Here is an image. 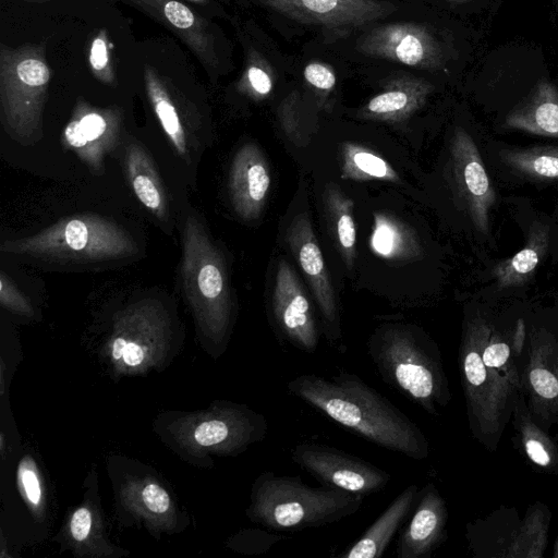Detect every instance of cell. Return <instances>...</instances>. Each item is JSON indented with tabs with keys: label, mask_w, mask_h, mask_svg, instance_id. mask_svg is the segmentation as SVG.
<instances>
[{
	"label": "cell",
	"mask_w": 558,
	"mask_h": 558,
	"mask_svg": "<svg viewBox=\"0 0 558 558\" xmlns=\"http://www.w3.org/2000/svg\"><path fill=\"white\" fill-rule=\"evenodd\" d=\"M194 1H202V0H194Z\"/></svg>",
	"instance_id": "cell-42"
},
{
	"label": "cell",
	"mask_w": 558,
	"mask_h": 558,
	"mask_svg": "<svg viewBox=\"0 0 558 558\" xmlns=\"http://www.w3.org/2000/svg\"><path fill=\"white\" fill-rule=\"evenodd\" d=\"M0 301L3 306L12 312L23 315H29L33 313V308L28 300L3 271H1L0 275Z\"/></svg>",
	"instance_id": "cell-34"
},
{
	"label": "cell",
	"mask_w": 558,
	"mask_h": 558,
	"mask_svg": "<svg viewBox=\"0 0 558 558\" xmlns=\"http://www.w3.org/2000/svg\"><path fill=\"white\" fill-rule=\"evenodd\" d=\"M50 73L38 59H25L16 66V81L3 87L2 121L10 137L22 145L43 138L41 110Z\"/></svg>",
	"instance_id": "cell-13"
},
{
	"label": "cell",
	"mask_w": 558,
	"mask_h": 558,
	"mask_svg": "<svg viewBox=\"0 0 558 558\" xmlns=\"http://www.w3.org/2000/svg\"><path fill=\"white\" fill-rule=\"evenodd\" d=\"M367 354L380 378L429 415H439L452 399L437 343L409 324L379 327Z\"/></svg>",
	"instance_id": "cell-3"
},
{
	"label": "cell",
	"mask_w": 558,
	"mask_h": 558,
	"mask_svg": "<svg viewBox=\"0 0 558 558\" xmlns=\"http://www.w3.org/2000/svg\"><path fill=\"white\" fill-rule=\"evenodd\" d=\"M363 496L327 487H312L300 476L272 471L256 477L246 514L276 532H295L337 523L355 514Z\"/></svg>",
	"instance_id": "cell-4"
},
{
	"label": "cell",
	"mask_w": 558,
	"mask_h": 558,
	"mask_svg": "<svg viewBox=\"0 0 558 558\" xmlns=\"http://www.w3.org/2000/svg\"><path fill=\"white\" fill-rule=\"evenodd\" d=\"M504 201L521 229L524 245L511 256L484 263L482 288L473 298L490 304L527 299L538 269L550 258L556 230L554 209L539 210L524 196H506Z\"/></svg>",
	"instance_id": "cell-6"
},
{
	"label": "cell",
	"mask_w": 558,
	"mask_h": 558,
	"mask_svg": "<svg viewBox=\"0 0 558 558\" xmlns=\"http://www.w3.org/2000/svg\"><path fill=\"white\" fill-rule=\"evenodd\" d=\"M2 253L36 258L101 262L137 253L133 238L118 223L99 215H76L59 220L36 234L7 240Z\"/></svg>",
	"instance_id": "cell-7"
},
{
	"label": "cell",
	"mask_w": 558,
	"mask_h": 558,
	"mask_svg": "<svg viewBox=\"0 0 558 558\" xmlns=\"http://www.w3.org/2000/svg\"><path fill=\"white\" fill-rule=\"evenodd\" d=\"M496 304L472 298L463 307L458 362L469 429L487 451H497L511 421L520 384L486 365L483 349Z\"/></svg>",
	"instance_id": "cell-2"
},
{
	"label": "cell",
	"mask_w": 558,
	"mask_h": 558,
	"mask_svg": "<svg viewBox=\"0 0 558 558\" xmlns=\"http://www.w3.org/2000/svg\"><path fill=\"white\" fill-rule=\"evenodd\" d=\"M286 239L299 266L310 282L319 312L326 324V338L340 350L338 344L341 341V332L336 295L307 214H300L291 221Z\"/></svg>",
	"instance_id": "cell-16"
},
{
	"label": "cell",
	"mask_w": 558,
	"mask_h": 558,
	"mask_svg": "<svg viewBox=\"0 0 558 558\" xmlns=\"http://www.w3.org/2000/svg\"><path fill=\"white\" fill-rule=\"evenodd\" d=\"M182 287L197 319L217 341H223L231 322V298L226 264L202 223L189 216L182 231Z\"/></svg>",
	"instance_id": "cell-8"
},
{
	"label": "cell",
	"mask_w": 558,
	"mask_h": 558,
	"mask_svg": "<svg viewBox=\"0 0 558 558\" xmlns=\"http://www.w3.org/2000/svg\"><path fill=\"white\" fill-rule=\"evenodd\" d=\"M357 50L367 57L426 71H437L445 65L440 43L428 27L418 23L379 25L359 39Z\"/></svg>",
	"instance_id": "cell-14"
},
{
	"label": "cell",
	"mask_w": 558,
	"mask_h": 558,
	"mask_svg": "<svg viewBox=\"0 0 558 558\" xmlns=\"http://www.w3.org/2000/svg\"><path fill=\"white\" fill-rule=\"evenodd\" d=\"M484 156L496 182L513 187L558 189V144L522 146L487 138Z\"/></svg>",
	"instance_id": "cell-12"
},
{
	"label": "cell",
	"mask_w": 558,
	"mask_h": 558,
	"mask_svg": "<svg viewBox=\"0 0 558 558\" xmlns=\"http://www.w3.org/2000/svg\"><path fill=\"white\" fill-rule=\"evenodd\" d=\"M525 342L517 359L521 392L534 420L545 429L558 426V301L527 300Z\"/></svg>",
	"instance_id": "cell-9"
},
{
	"label": "cell",
	"mask_w": 558,
	"mask_h": 558,
	"mask_svg": "<svg viewBox=\"0 0 558 558\" xmlns=\"http://www.w3.org/2000/svg\"><path fill=\"white\" fill-rule=\"evenodd\" d=\"M554 210L556 213L557 221H556V230H555V236H554V241H553L550 259L554 263L558 264V202L556 203Z\"/></svg>",
	"instance_id": "cell-39"
},
{
	"label": "cell",
	"mask_w": 558,
	"mask_h": 558,
	"mask_svg": "<svg viewBox=\"0 0 558 558\" xmlns=\"http://www.w3.org/2000/svg\"><path fill=\"white\" fill-rule=\"evenodd\" d=\"M496 130L558 140V87L539 80L506 112Z\"/></svg>",
	"instance_id": "cell-21"
},
{
	"label": "cell",
	"mask_w": 558,
	"mask_h": 558,
	"mask_svg": "<svg viewBox=\"0 0 558 558\" xmlns=\"http://www.w3.org/2000/svg\"><path fill=\"white\" fill-rule=\"evenodd\" d=\"M511 422L515 446L544 473L558 476V442L532 416L524 396L519 393Z\"/></svg>",
	"instance_id": "cell-24"
},
{
	"label": "cell",
	"mask_w": 558,
	"mask_h": 558,
	"mask_svg": "<svg viewBox=\"0 0 558 558\" xmlns=\"http://www.w3.org/2000/svg\"><path fill=\"white\" fill-rule=\"evenodd\" d=\"M369 246L376 255L387 259H411L422 252L414 232L397 218L383 213L374 214Z\"/></svg>",
	"instance_id": "cell-26"
},
{
	"label": "cell",
	"mask_w": 558,
	"mask_h": 558,
	"mask_svg": "<svg viewBox=\"0 0 558 558\" xmlns=\"http://www.w3.org/2000/svg\"><path fill=\"white\" fill-rule=\"evenodd\" d=\"M268 9L304 24L331 31H350L397 10L381 0H258Z\"/></svg>",
	"instance_id": "cell-15"
},
{
	"label": "cell",
	"mask_w": 558,
	"mask_h": 558,
	"mask_svg": "<svg viewBox=\"0 0 558 558\" xmlns=\"http://www.w3.org/2000/svg\"><path fill=\"white\" fill-rule=\"evenodd\" d=\"M126 174L138 201L158 219L166 221L169 205L163 184L153 160L138 144H130L125 154Z\"/></svg>",
	"instance_id": "cell-25"
},
{
	"label": "cell",
	"mask_w": 558,
	"mask_h": 558,
	"mask_svg": "<svg viewBox=\"0 0 558 558\" xmlns=\"http://www.w3.org/2000/svg\"><path fill=\"white\" fill-rule=\"evenodd\" d=\"M228 186L238 216L244 220L258 218L270 187V172L256 144L246 143L239 148L232 159Z\"/></svg>",
	"instance_id": "cell-20"
},
{
	"label": "cell",
	"mask_w": 558,
	"mask_h": 558,
	"mask_svg": "<svg viewBox=\"0 0 558 558\" xmlns=\"http://www.w3.org/2000/svg\"><path fill=\"white\" fill-rule=\"evenodd\" d=\"M120 119L111 111L80 110L63 131V143L95 173L118 144Z\"/></svg>",
	"instance_id": "cell-19"
},
{
	"label": "cell",
	"mask_w": 558,
	"mask_h": 558,
	"mask_svg": "<svg viewBox=\"0 0 558 558\" xmlns=\"http://www.w3.org/2000/svg\"><path fill=\"white\" fill-rule=\"evenodd\" d=\"M289 393L369 442L413 460L429 456V442L410 417L356 374L345 369L326 379L302 374Z\"/></svg>",
	"instance_id": "cell-1"
},
{
	"label": "cell",
	"mask_w": 558,
	"mask_h": 558,
	"mask_svg": "<svg viewBox=\"0 0 558 558\" xmlns=\"http://www.w3.org/2000/svg\"><path fill=\"white\" fill-rule=\"evenodd\" d=\"M551 513L542 502L519 518L514 507L500 506L482 519L469 522L465 537L474 557L539 558L548 543Z\"/></svg>",
	"instance_id": "cell-10"
},
{
	"label": "cell",
	"mask_w": 558,
	"mask_h": 558,
	"mask_svg": "<svg viewBox=\"0 0 558 558\" xmlns=\"http://www.w3.org/2000/svg\"><path fill=\"white\" fill-rule=\"evenodd\" d=\"M93 517L92 512L87 507L77 508L70 520V533L71 536L77 541H85L92 530Z\"/></svg>",
	"instance_id": "cell-37"
},
{
	"label": "cell",
	"mask_w": 558,
	"mask_h": 558,
	"mask_svg": "<svg viewBox=\"0 0 558 558\" xmlns=\"http://www.w3.org/2000/svg\"><path fill=\"white\" fill-rule=\"evenodd\" d=\"M291 458L322 486L363 497L384 490L391 481L387 471L322 444L299 442L291 449Z\"/></svg>",
	"instance_id": "cell-11"
},
{
	"label": "cell",
	"mask_w": 558,
	"mask_h": 558,
	"mask_svg": "<svg viewBox=\"0 0 558 558\" xmlns=\"http://www.w3.org/2000/svg\"><path fill=\"white\" fill-rule=\"evenodd\" d=\"M418 487L416 484L407 486L379 517L369 525L363 535L342 553L339 558H379L384 555L396 533L415 506Z\"/></svg>",
	"instance_id": "cell-23"
},
{
	"label": "cell",
	"mask_w": 558,
	"mask_h": 558,
	"mask_svg": "<svg viewBox=\"0 0 558 558\" xmlns=\"http://www.w3.org/2000/svg\"><path fill=\"white\" fill-rule=\"evenodd\" d=\"M446 177L453 206L485 263L498 247L495 219L505 201L488 170L484 142L465 126L452 131Z\"/></svg>",
	"instance_id": "cell-5"
},
{
	"label": "cell",
	"mask_w": 558,
	"mask_h": 558,
	"mask_svg": "<svg viewBox=\"0 0 558 558\" xmlns=\"http://www.w3.org/2000/svg\"><path fill=\"white\" fill-rule=\"evenodd\" d=\"M445 1L453 2V3H465V2H469L471 0H445Z\"/></svg>",
	"instance_id": "cell-41"
},
{
	"label": "cell",
	"mask_w": 558,
	"mask_h": 558,
	"mask_svg": "<svg viewBox=\"0 0 558 558\" xmlns=\"http://www.w3.org/2000/svg\"><path fill=\"white\" fill-rule=\"evenodd\" d=\"M271 307L281 337L298 350L314 353L319 330L305 291L284 259L278 263Z\"/></svg>",
	"instance_id": "cell-17"
},
{
	"label": "cell",
	"mask_w": 558,
	"mask_h": 558,
	"mask_svg": "<svg viewBox=\"0 0 558 558\" xmlns=\"http://www.w3.org/2000/svg\"><path fill=\"white\" fill-rule=\"evenodd\" d=\"M148 94L155 112L169 141L181 157H186L187 142L185 132L172 101L165 90L154 82H150L148 85Z\"/></svg>",
	"instance_id": "cell-29"
},
{
	"label": "cell",
	"mask_w": 558,
	"mask_h": 558,
	"mask_svg": "<svg viewBox=\"0 0 558 558\" xmlns=\"http://www.w3.org/2000/svg\"><path fill=\"white\" fill-rule=\"evenodd\" d=\"M89 61L95 70H102L107 65L108 53L106 43L102 38L94 40L90 49Z\"/></svg>",
	"instance_id": "cell-38"
},
{
	"label": "cell",
	"mask_w": 558,
	"mask_h": 558,
	"mask_svg": "<svg viewBox=\"0 0 558 558\" xmlns=\"http://www.w3.org/2000/svg\"><path fill=\"white\" fill-rule=\"evenodd\" d=\"M166 19L177 28L186 29L194 25L195 17L192 11L183 3L169 0L163 7Z\"/></svg>",
	"instance_id": "cell-36"
},
{
	"label": "cell",
	"mask_w": 558,
	"mask_h": 558,
	"mask_svg": "<svg viewBox=\"0 0 558 558\" xmlns=\"http://www.w3.org/2000/svg\"><path fill=\"white\" fill-rule=\"evenodd\" d=\"M303 74L307 84L323 93L332 90L337 82L333 69L320 61L307 63Z\"/></svg>",
	"instance_id": "cell-33"
},
{
	"label": "cell",
	"mask_w": 558,
	"mask_h": 558,
	"mask_svg": "<svg viewBox=\"0 0 558 558\" xmlns=\"http://www.w3.org/2000/svg\"><path fill=\"white\" fill-rule=\"evenodd\" d=\"M449 512L436 485L426 483L420 490L410 521L401 529L396 556L427 558L448 538Z\"/></svg>",
	"instance_id": "cell-18"
},
{
	"label": "cell",
	"mask_w": 558,
	"mask_h": 558,
	"mask_svg": "<svg viewBox=\"0 0 558 558\" xmlns=\"http://www.w3.org/2000/svg\"><path fill=\"white\" fill-rule=\"evenodd\" d=\"M245 81L251 95L263 99L274 88V72L264 59L256 56L246 69Z\"/></svg>",
	"instance_id": "cell-30"
},
{
	"label": "cell",
	"mask_w": 558,
	"mask_h": 558,
	"mask_svg": "<svg viewBox=\"0 0 558 558\" xmlns=\"http://www.w3.org/2000/svg\"><path fill=\"white\" fill-rule=\"evenodd\" d=\"M20 488L31 507L38 509L43 504V486L35 464L25 458L17 470Z\"/></svg>",
	"instance_id": "cell-32"
},
{
	"label": "cell",
	"mask_w": 558,
	"mask_h": 558,
	"mask_svg": "<svg viewBox=\"0 0 558 558\" xmlns=\"http://www.w3.org/2000/svg\"><path fill=\"white\" fill-rule=\"evenodd\" d=\"M340 157V175L344 180L400 182L399 174L386 159L356 143H342Z\"/></svg>",
	"instance_id": "cell-28"
},
{
	"label": "cell",
	"mask_w": 558,
	"mask_h": 558,
	"mask_svg": "<svg viewBox=\"0 0 558 558\" xmlns=\"http://www.w3.org/2000/svg\"><path fill=\"white\" fill-rule=\"evenodd\" d=\"M288 539L287 536L279 533H269L262 530H246L238 534L233 539L239 551L259 555L267 553L275 544Z\"/></svg>",
	"instance_id": "cell-31"
},
{
	"label": "cell",
	"mask_w": 558,
	"mask_h": 558,
	"mask_svg": "<svg viewBox=\"0 0 558 558\" xmlns=\"http://www.w3.org/2000/svg\"><path fill=\"white\" fill-rule=\"evenodd\" d=\"M554 558H558V536L556 537V541L554 543V548H553V555H551Z\"/></svg>",
	"instance_id": "cell-40"
},
{
	"label": "cell",
	"mask_w": 558,
	"mask_h": 558,
	"mask_svg": "<svg viewBox=\"0 0 558 558\" xmlns=\"http://www.w3.org/2000/svg\"><path fill=\"white\" fill-rule=\"evenodd\" d=\"M323 202L337 248L345 266L352 269L356 243V229L353 217L354 203L333 183H328L325 186Z\"/></svg>",
	"instance_id": "cell-27"
},
{
	"label": "cell",
	"mask_w": 558,
	"mask_h": 558,
	"mask_svg": "<svg viewBox=\"0 0 558 558\" xmlns=\"http://www.w3.org/2000/svg\"><path fill=\"white\" fill-rule=\"evenodd\" d=\"M434 86L422 77L402 75L389 81L359 111L362 119L400 122L422 108Z\"/></svg>",
	"instance_id": "cell-22"
},
{
	"label": "cell",
	"mask_w": 558,
	"mask_h": 558,
	"mask_svg": "<svg viewBox=\"0 0 558 558\" xmlns=\"http://www.w3.org/2000/svg\"><path fill=\"white\" fill-rule=\"evenodd\" d=\"M143 506L153 514H163L171 507L169 494L156 483H147L141 490Z\"/></svg>",
	"instance_id": "cell-35"
}]
</instances>
